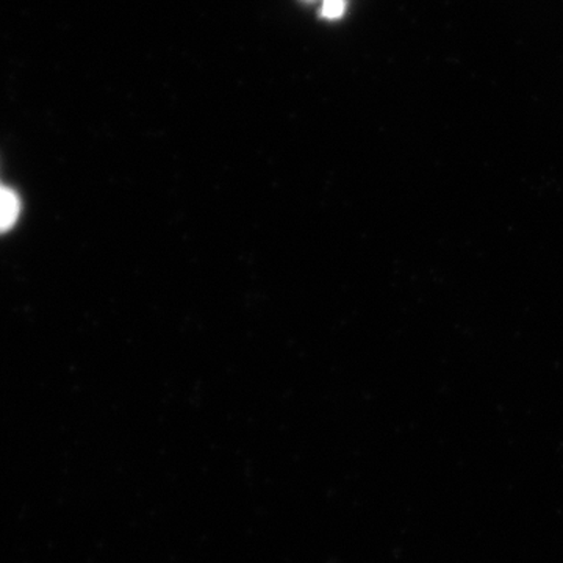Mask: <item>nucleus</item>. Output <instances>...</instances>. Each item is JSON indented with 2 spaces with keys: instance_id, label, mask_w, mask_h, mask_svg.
<instances>
[{
  "instance_id": "f257e3e1",
  "label": "nucleus",
  "mask_w": 563,
  "mask_h": 563,
  "mask_svg": "<svg viewBox=\"0 0 563 563\" xmlns=\"http://www.w3.org/2000/svg\"><path fill=\"white\" fill-rule=\"evenodd\" d=\"M21 213V201L16 192L0 185V233L10 231Z\"/></svg>"
},
{
  "instance_id": "f03ea898",
  "label": "nucleus",
  "mask_w": 563,
  "mask_h": 563,
  "mask_svg": "<svg viewBox=\"0 0 563 563\" xmlns=\"http://www.w3.org/2000/svg\"><path fill=\"white\" fill-rule=\"evenodd\" d=\"M346 10V0H322L321 13L325 20H339Z\"/></svg>"
}]
</instances>
